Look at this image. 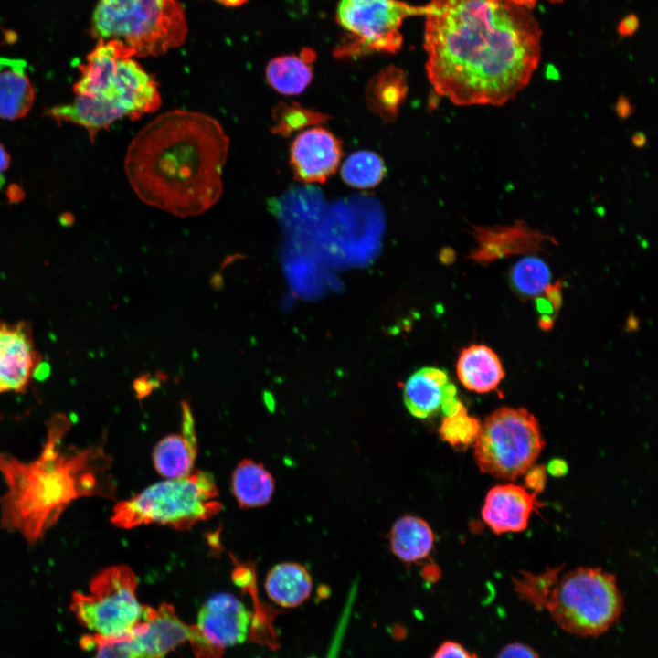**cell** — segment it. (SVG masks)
Masks as SVG:
<instances>
[{
	"label": "cell",
	"instance_id": "cell-1",
	"mask_svg": "<svg viewBox=\"0 0 658 658\" xmlns=\"http://www.w3.org/2000/svg\"><path fill=\"white\" fill-rule=\"evenodd\" d=\"M426 70L434 90L461 106H499L530 81L541 30L511 0H431L425 5Z\"/></svg>",
	"mask_w": 658,
	"mask_h": 658
},
{
	"label": "cell",
	"instance_id": "cell-2",
	"mask_svg": "<svg viewBox=\"0 0 658 658\" xmlns=\"http://www.w3.org/2000/svg\"><path fill=\"white\" fill-rule=\"evenodd\" d=\"M228 149L216 119L174 110L139 131L126 152L124 171L145 204L180 218L197 216L222 195Z\"/></svg>",
	"mask_w": 658,
	"mask_h": 658
},
{
	"label": "cell",
	"instance_id": "cell-3",
	"mask_svg": "<svg viewBox=\"0 0 658 658\" xmlns=\"http://www.w3.org/2000/svg\"><path fill=\"white\" fill-rule=\"evenodd\" d=\"M70 426L65 414L53 415L41 451L31 461L0 452V473L5 483L0 496V526L19 534L30 546L42 540L78 499L115 497L111 456L103 443L63 447Z\"/></svg>",
	"mask_w": 658,
	"mask_h": 658
},
{
	"label": "cell",
	"instance_id": "cell-4",
	"mask_svg": "<svg viewBox=\"0 0 658 658\" xmlns=\"http://www.w3.org/2000/svg\"><path fill=\"white\" fill-rule=\"evenodd\" d=\"M514 590L536 610L547 611L564 631L596 636L609 630L623 610L616 578L600 568L564 570L558 566L541 573L518 572Z\"/></svg>",
	"mask_w": 658,
	"mask_h": 658
},
{
	"label": "cell",
	"instance_id": "cell-5",
	"mask_svg": "<svg viewBox=\"0 0 658 658\" xmlns=\"http://www.w3.org/2000/svg\"><path fill=\"white\" fill-rule=\"evenodd\" d=\"M223 508L214 476L193 470L148 486L112 507L111 523L122 529L159 525L184 531L217 515Z\"/></svg>",
	"mask_w": 658,
	"mask_h": 658
},
{
	"label": "cell",
	"instance_id": "cell-6",
	"mask_svg": "<svg viewBox=\"0 0 658 658\" xmlns=\"http://www.w3.org/2000/svg\"><path fill=\"white\" fill-rule=\"evenodd\" d=\"M133 57V49L123 42L99 39L80 66L74 92L96 99L120 118L137 120L155 111L161 105L158 83Z\"/></svg>",
	"mask_w": 658,
	"mask_h": 658
},
{
	"label": "cell",
	"instance_id": "cell-7",
	"mask_svg": "<svg viewBox=\"0 0 658 658\" xmlns=\"http://www.w3.org/2000/svg\"><path fill=\"white\" fill-rule=\"evenodd\" d=\"M92 32L99 39L123 42L142 58L181 46L187 24L177 0H99Z\"/></svg>",
	"mask_w": 658,
	"mask_h": 658
},
{
	"label": "cell",
	"instance_id": "cell-8",
	"mask_svg": "<svg viewBox=\"0 0 658 658\" xmlns=\"http://www.w3.org/2000/svg\"><path fill=\"white\" fill-rule=\"evenodd\" d=\"M545 446L537 419L525 409L502 407L481 424L473 443L480 471L515 481L535 463Z\"/></svg>",
	"mask_w": 658,
	"mask_h": 658
},
{
	"label": "cell",
	"instance_id": "cell-9",
	"mask_svg": "<svg viewBox=\"0 0 658 658\" xmlns=\"http://www.w3.org/2000/svg\"><path fill=\"white\" fill-rule=\"evenodd\" d=\"M137 578L127 565H111L90 580V593L74 591L70 610L81 625L104 638L129 635L142 621L143 606L136 597Z\"/></svg>",
	"mask_w": 658,
	"mask_h": 658
},
{
	"label": "cell",
	"instance_id": "cell-10",
	"mask_svg": "<svg viewBox=\"0 0 658 658\" xmlns=\"http://www.w3.org/2000/svg\"><path fill=\"white\" fill-rule=\"evenodd\" d=\"M424 12L425 5L415 6L399 0H340L336 19L354 41L337 51V55L395 52L402 45L403 21Z\"/></svg>",
	"mask_w": 658,
	"mask_h": 658
},
{
	"label": "cell",
	"instance_id": "cell-11",
	"mask_svg": "<svg viewBox=\"0 0 658 658\" xmlns=\"http://www.w3.org/2000/svg\"><path fill=\"white\" fill-rule=\"evenodd\" d=\"M250 622V612L238 598L217 593L201 607L188 641L198 658H220L226 648L247 639Z\"/></svg>",
	"mask_w": 658,
	"mask_h": 658
},
{
	"label": "cell",
	"instance_id": "cell-12",
	"mask_svg": "<svg viewBox=\"0 0 658 658\" xmlns=\"http://www.w3.org/2000/svg\"><path fill=\"white\" fill-rule=\"evenodd\" d=\"M41 365L30 324L0 321V394L25 393Z\"/></svg>",
	"mask_w": 658,
	"mask_h": 658
},
{
	"label": "cell",
	"instance_id": "cell-13",
	"mask_svg": "<svg viewBox=\"0 0 658 658\" xmlns=\"http://www.w3.org/2000/svg\"><path fill=\"white\" fill-rule=\"evenodd\" d=\"M343 154L341 141L323 127L299 133L292 143L290 162L303 183H324L336 171Z\"/></svg>",
	"mask_w": 658,
	"mask_h": 658
},
{
	"label": "cell",
	"instance_id": "cell-14",
	"mask_svg": "<svg viewBox=\"0 0 658 658\" xmlns=\"http://www.w3.org/2000/svg\"><path fill=\"white\" fill-rule=\"evenodd\" d=\"M477 246L468 259L488 264L511 255H530L543 251L547 243L557 241L551 236L535 230L523 221L511 226L473 227Z\"/></svg>",
	"mask_w": 658,
	"mask_h": 658
},
{
	"label": "cell",
	"instance_id": "cell-15",
	"mask_svg": "<svg viewBox=\"0 0 658 658\" xmlns=\"http://www.w3.org/2000/svg\"><path fill=\"white\" fill-rule=\"evenodd\" d=\"M190 634L191 626L177 617L171 604L163 603L156 609L143 606L142 621L133 629L131 641L139 658H163L188 641Z\"/></svg>",
	"mask_w": 658,
	"mask_h": 658
},
{
	"label": "cell",
	"instance_id": "cell-16",
	"mask_svg": "<svg viewBox=\"0 0 658 658\" xmlns=\"http://www.w3.org/2000/svg\"><path fill=\"white\" fill-rule=\"evenodd\" d=\"M536 495L514 483L494 486L484 499L483 520L497 535L521 532L527 527L532 513L543 506Z\"/></svg>",
	"mask_w": 658,
	"mask_h": 658
},
{
	"label": "cell",
	"instance_id": "cell-17",
	"mask_svg": "<svg viewBox=\"0 0 658 658\" xmlns=\"http://www.w3.org/2000/svg\"><path fill=\"white\" fill-rule=\"evenodd\" d=\"M197 456V437L189 405L182 403L180 433L169 434L154 446L152 461L155 471L164 477L178 478L194 470Z\"/></svg>",
	"mask_w": 658,
	"mask_h": 658
},
{
	"label": "cell",
	"instance_id": "cell-18",
	"mask_svg": "<svg viewBox=\"0 0 658 658\" xmlns=\"http://www.w3.org/2000/svg\"><path fill=\"white\" fill-rule=\"evenodd\" d=\"M456 391L445 370L422 367L406 381L403 399L412 416L426 419L441 410L446 398Z\"/></svg>",
	"mask_w": 658,
	"mask_h": 658
},
{
	"label": "cell",
	"instance_id": "cell-19",
	"mask_svg": "<svg viewBox=\"0 0 658 658\" xmlns=\"http://www.w3.org/2000/svg\"><path fill=\"white\" fill-rule=\"evenodd\" d=\"M456 372L462 386L477 393L496 389L505 376L500 357L485 345L463 348L456 363Z\"/></svg>",
	"mask_w": 658,
	"mask_h": 658
},
{
	"label": "cell",
	"instance_id": "cell-20",
	"mask_svg": "<svg viewBox=\"0 0 658 658\" xmlns=\"http://www.w3.org/2000/svg\"><path fill=\"white\" fill-rule=\"evenodd\" d=\"M23 59L0 57V118L16 120L27 115L35 90Z\"/></svg>",
	"mask_w": 658,
	"mask_h": 658
},
{
	"label": "cell",
	"instance_id": "cell-21",
	"mask_svg": "<svg viewBox=\"0 0 658 658\" xmlns=\"http://www.w3.org/2000/svg\"><path fill=\"white\" fill-rule=\"evenodd\" d=\"M313 589L307 568L298 563L283 562L268 572L265 589L269 598L281 607H296L305 601Z\"/></svg>",
	"mask_w": 658,
	"mask_h": 658
},
{
	"label": "cell",
	"instance_id": "cell-22",
	"mask_svg": "<svg viewBox=\"0 0 658 658\" xmlns=\"http://www.w3.org/2000/svg\"><path fill=\"white\" fill-rule=\"evenodd\" d=\"M231 489L241 508H258L266 505L271 500L275 481L263 464L251 459H244L233 471Z\"/></svg>",
	"mask_w": 658,
	"mask_h": 658
},
{
	"label": "cell",
	"instance_id": "cell-23",
	"mask_svg": "<svg viewBox=\"0 0 658 658\" xmlns=\"http://www.w3.org/2000/svg\"><path fill=\"white\" fill-rule=\"evenodd\" d=\"M389 540L395 556L405 563H414L430 555L434 545V534L423 519L405 515L392 526Z\"/></svg>",
	"mask_w": 658,
	"mask_h": 658
},
{
	"label": "cell",
	"instance_id": "cell-24",
	"mask_svg": "<svg viewBox=\"0 0 658 658\" xmlns=\"http://www.w3.org/2000/svg\"><path fill=\"white\" fill-rule=\"evenodd\" d=\"M408 91L404 72L389 67L377 74L369 82L366 100L369 108L385 122L396 119Z\"/></svg>",
	"mask_w": 658,
	"mask_h": 658
},
{
	"label": "cell",
	"instance_id": "cell-25",
	"mask_svg": "<svg viewBox=\"0 0 658 658\" xmlns=\"http://www.w3.org/2000/svg\"><path fill=\"white\" fill-rule=\"evenodd\" d=\"M310 58L286 55L269 61L266 79L272 89L283 95L302 93L313 79Z\"/></svg>",
	"mask_w": 658,
	"mask_h": 658
},
{
	"label": "cell",
	"instance_id": "cell-26",
	"mask_svg": "<svg viewBox=\"0 0 658 658\" xmlns=\"http://www.w3.org/2000/svg\"><path fill=\"white\" fill-rule=\"evenodd\" d=\"M510 281L513 290L521 298H538L551 284V271L542 259L533 254L525 255L512 267Z\"/></svg>",
	"mask_w": 658,
	"mask_h": 658
},
{
	"label": "cell",
	"instance_id": "cell-27",
	"mask_svg": "<svg viewBox=\"0 0 658 658\" xmlns=\"http://www.w3.org/2000/svg\"><path fill=\"white\" fill-rule=\"evenodd\" d=\"M385 165L379 155L370 151H358L351 154L341 170L343 180L357 188H370L383 179Z\"/></svg>",
	"mask_w": 658,
	"mask_h": 658
},
{
	"label": "cell",
	"instance_id": "cell-28",
	"mask_svg": "<svg viewBox=\"0 0 658 658\" xmlns=\"http://www.w3.org/2000/svg\"><path fill=\"white\" fill-rule=\"evenodd\" d=\"M481 423L475 417L468 414L462 403L458 409L445 415L439 428L440 438L455 449L462 450L474 443Z\"/></svg>",
	"mask_w": 658,
	"mask_h": 658
},
{
	"label": "cell",
	"instance_id": "cell-29",
	"mask_svg": "<svg viewBox=\"0 0 658 658\" xmlns=\"http://www.w3.org/2000/svg\"><path fill=\"white\" fill-rule=\"evenodd\" d=\"M327 118V115L320 111L304 108L296 103L292 105L281 103L273 110L275 125L272 132L288 136L309 125L324 122Z\"/></svg>",
	"mask_w": 658,
	"mask_h": 658
},
{
	"label": "cell",
	"instance_id": "cell-30",
	"mask_svg": "<svg viewBox=\"0 0 658 658\" xmlns=\"http://www.w3.org/2000/svg\"><path fill=\"white\" fill-rule=\"evenodd\" d=\"M81 647L97 649L94 658H139L132 641L131 633L122 638L109 639L97 634L81 639Z\"/></svg>",
	"mask_w": 658,
	"mask_h": 658
},
{
	"label": "cell",
	"instance_id": "cell-31",
	"mask_svg": "<svg viewBox=\"0 0 658 658\" xmlns=\"http://www.w3.org/2000/svg\"><path fill=\"white\" fill-rule=\"evenodd\" d=\"M431 658H478L461 643L448 641L443 642Z\"/></svg>",
	"mask_w": 658,
	"mask_h": 658
},
{
	"label": "cell",
	"instance_id": "cell-32",
	"mask_svg": "<svg viewBox=\"0 0 658 658\" xmlns=\"http://www.w3.org/2000/svg\"><path fill=\"white\" fill-rule=\"evenodd\" d=\"M524 475L527 490L537 494L544 489L547 478V470L544 466H532Z\"/></svg>",
	"mask_w": 658,
	"mask_h": 658
},
{
	"label": "cell",
	"instance_id": "cell-33",
	"mask_svg": "<svg viewBox=\"0 0 658 658\" xmlns=\"http://www.w3.org/2000/svg\"><path fill=\"white\" fill-rule=\"evenodd\" d=\"M496 658H539V656L530 646L521 642H513L505 645Z\"/></svg>",
	"mask_w": 658,
	"mask_h": 658
},
{
	"label": "cell",
	"instance_id": "cell-34",
	"mask_svg": "<svg viewBox=\"0 0 658 658\" xmlns=\"http://www.w3.org/2000/svg\"><path fill=\"white\" fill-rule=\"evenodd\" d=\"M639 27V19L635 15L625 16L619 24L618 31L621 36L632 35Z\"/></svg>",
	"mask_w": 658,
	"mask_h": 658
},
{
	"label": "cell",
	"instance_id": "cell-35",
	"mask_svg": "<svg viewBox=\"0 0 658 658\" xmlns=\"http://www.w3.org/2000/svg\"><path fill=\"white\" fill-rule=\"evenodd\" d=\"M10 163V158L7 152L0 144V188L5 183L4 174L7 170Z\"/></svg>",
	"mask_w": 658,
	"mask_h": 658
},
{
	"label": "cell",
	"instance_id": "cell-36",
	"mask_svg": "<svg viewBox=\"0 0 658 658\" xmlns=\"http://www.w3.org/2000/svg\"><path fill=\"white\" fill-rule=\"evenodd\" d=\"M515 5L524 7V8H533L536 5V0H511ZM554 2H559L562 0H551Z\"/></svg>",
	"mask_w": 658,
	"mask_h": 658
},
{
	"label": "cell",
	"instance_id": "cell-37",
	"mask_svg": "<svg viewBox=\"0 0 658 658\" xmlns=\"http://www.w3.org/2000/svg\"><path fill=\"white\" fill-rule=\"evenodd\" d=\"M552 464H553V463H552ZM563 469H566V466H564V462H562L559 463V466H557V467H556L555 465H554V466H553V465H550V467L548 468V470L552 472V474H557V473H558V471H559L560 473L562 474V473H563Z\"/></svg>",
	"mask_w": 658,
	"mask_h": 658
}]
</instances>
